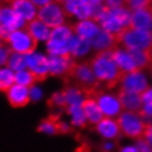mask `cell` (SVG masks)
<instances>
[{
    "instance_id": "6da1fadb",
    "label": "cell",
    "mask_w": 152,
    "mask_h": 152,
    "mask_svg": "<svg viewBox=\"0 0 152 152\" xmlns=\"http://www.w3.org/2000/svg\"><path fill=\"white\" fill-rule=\"evenodd\" d=\"M115 48V47H113ZM97 52L89 59L90 67L96 75L98 83L106 90H111L116 88L121 83V79L125 72H123L112 58V49Z\"/></svg>"
},
{
    "instance_id": "7a4b0ae2",
    "label": "cell",
    "mask_w": 152,
    "mask_h": 152,
    "mask_svg": "<svg viewBox=\"0 0 152 152\" xmlns=\"http://www.w3.org/2000/svg\"><path fill=\"white\" fill-rule=\"evenodd\" d=\"M62 80L66 86H74L79 89L84 97H88L94 90L102 88L90 67L89 61H76L71 70L62 77Z\"/></svg>"
},
{
    "instance_id": "3957f363",
    "label": "cell",
    "mask_w": 152,
    "mask_h": 152,
    "mask_svg": "<svg viewBox=\"0 0 152 152\" xmlns=\"http://www.w3.org/2000/svg\"><path fill=\"white\" fill-rule=\"evenodd\" d=\"M115 43L125 50H152V31L125 27L115 37Z\"/></svg>"
},
{
    "instance_id": "277c9868",
    "label": "cell",
    "mask_w": 152,
    "mask_h": 152,
    "mask_svg": "<svg viewBox=\"0 0 152 152\" xmlns=\"http://www.w3.org/2000/svg\"><path fill=\"white\" fill-rule=\"evenodd\" d=\"M117 123L120 125L123 135L135 140L144 138V132L147 128V123L139 113L123 111L117 116Z\"/></svg>"
},
{
    "instance_id": "5b68a950",
    "label": "cell",
    "mask_w": 152,
    "mask_h": 152,
    "mask_svg": "<svg viewBox=\"0 0 152 152\" xmlns=\"http://www.w3.org/2000/svg\"><path fill=\"white\" fill-rule=\"evenodd\" d=\"M5 45L12 49V52L18 54L30 56L34 54L37 48V40L31 35L26 25L20 30L13 31L5 40Z\"/></svg>"
},
{
    "instance_id": "8992f818",
    "label": "cell",
    "mask_w": 152,
    "mask_h": 152,
    "mask_svg": "<svg viewBox=\"0 0 152 152\" xmlns=\"http://www.w3.org/2000/svg\"><path fill=\"white\" fill-rule=\"evenodd\" d=\"M74 35V30L70 25H63L53 28L50 37L47 41V50L49 56H58L70 52V41Z\"/></svg>"
},
{
    "instance_id": "52a82bcc",
    "label": "cell",
    "mask_w": 152,
    "mask_h": 152,
    "mask_svg": "<svg viewBox=\"0 0 152 152\" xmlns=\"http://www.w3.org/2000/svg\"><path fill=\"white\" fill-rule=\"evenodd\" d=\"M67 13L63 5H61L59 3L53 1L50 4L43 7L37 10L36 18L40 22H43L45 26H48L49 28H57L59 26L66 25V18Z\"/></svg>"
},
{
    "instance_id": "ba28073f",
    "label": "cell",
    "mask_w": 152,
    "mask_h": 152,
    "mask_svg": "<svg viewBox=\"0 0 152 152\" xmlns=\"http://www.w3.org/2000/svg\"><path fill=\"white\" fill-rule=\"evenodd\" d=\"M88 97L96 98V101L98 102V104H99L103 115L107 117H117L124 111L116 94H112L111 92H108V90H106L103 88L94 90Z\"/></svg>"
},
{
    "instance_id": "9c48e42d",
    "label": "cell",
    "mask_w": 152,
    "mask_h": 152,
    "mask_svg": "<svg viewBox=\"0 0 152 152\" xmlns=\"http://www.w3.org/2000/svg\"><path fill=\"white\" fill-rule=\"evenodd\" d=\"M76 61L77 59L70 52L58 56H49V75L63 77L76 63Z\"/></svg>"
},
{
    "instance_id": "30bf717a",
    "label": "cell",
    "mask_w": 152,
    "mask_h": 152,
    "mask_svg": "<svg viewBox=\"0 0 152 152\" xmlns=\"http://www.w3.org/2000/svg\"><path fill=\"white\" fill-rule=\"evenodd\" d=\"M148 81L147 77L144 76L142 72H128L124 74L123 79L120 83V88H123L128 92L135 93V94H142L144 90L148 89Z\"/></svg>"
},
{
    "instance_id": "8fae6325",
    "label": "cell",
    "mask_w": 152,
    "mask_h": 152,
    "mask_svg": "<svg viewBox=\"0 0 152 152\" xmlns=\"http://www.w3.org/2000/svg\"><path fill=\"white\" fill-rule=\"evenodd\" d=\"M39 133H49V134H68L74 132L70 125L61 121L59 115L50 113L47 119H44L37 126Z\"/></svg>"
},
{
    "instance_id": "7c38bea8",
    "label": "cell",
    "mask_w": 152,
    "mask_h": 152,
    "mask_svg": "<svg viewBox=\"0 0 152 152\" xmlns=\"http://www.w3.org/2000/svg\"><path fill=\"white\" fill-rule=\"evenodd\" d=\"M93 130L97 132L99 135H102L104 139L115 140V142L120 138L121 134H123L121 129H120V125L117 123V119L107 117V116H104L96 126H93Z\"/></svg>"
},
{
    "instance_id": "4fadbf2b",
    "label": "cell",
    "mask_w": 152,
    "mask_h": 152,
    "mask_svg": "<svg viewBox=\"0 0 152 152\" xmlns=\"http://www.w3.org/2000/svg\"><path fill=\"white\" fill-rule=\"evenodd\" d=\"M7 99L13 108L26 107L31 102V89L20 84H14L7 92Z\"/></svg>"
},
{
    "instance_id": "5bb4252c",
    "label": "cell",
    "mask_w": 152,
    "mask_h": 152,
    "mask_svg": "<svg viewBox=\"0 0 152 152\" xmlns=\"http://www.w3.org/2000/svg\"><path fill=\"white\" fill-rule=\"evenodd\" d=\"M27 68L40 77L41 83L48 79L49 75V57L44 54H30L27 56Z\"/></svg>"
},
{
    "instance_id": "9a60e30c",
    "label": "cell",
    "mask_w": 152,
    "mask_h": 152,
    "mask_svg": "<svg viewBox=\"0 0 152 152\" xmlns=\"http://www.w3.org/2000/svg\"><path fill=\"white\" fill-rule=\"evenodd\" d=\"M117 98H119L121 107L124 111H130V112H135L139 113L143 108V102H142V97L140 94H135L132 92H128L123 88H120L116 93Z\"/></svg>"
},
{
    "instance_id": "2e32d148",
    "label": "cell",
    "mask_w": 152,
    "mask_h": 152,
    "mask_svg": "<svg viewBox=\"0 0 152 152\" xmlns=\"http://www.w3.org/2000/svg\"><path fill=\"white\" fill-rule=\"evenodd\" d=\"M81 110H83V112H84L86 121H88V124L90 126H96L104 117L99 104H98V102L96 101V98H93V97H85L84 99H83Z\"/></svg>"
},
{
    "instance_id": "e0dca14e",
    "label": "cell",
    "mask_w": 152,
    "mask_h": 152,
    "mask_svg": "<svg viewBox=\"0 0 152 152\" xmlns=\"http://www.w3.org/2000/svg\"><path fill=\"white\" fill-rule=\"evenodd\" d=\"M72 30H74V34L76 36L90 41L102 28L93 20H81L72 25Z\"/></svg>"
},
{
    "instance_id": "ac0fdd59",
    "label": "cell",
    "mask_w": 152,
    "mask_h": 152,
    "mask_svg": "<svg viewBox=\"0 0 152 152\" xmlns=\"http://www.w3.org/2000/svg\"><path fill=\"white\" fill-rule=\"evenodd\" d=\"M7 4H9L10 8H12L18 16H21L23 18L26 22L35 20L37 16L36 7L34 5L30 0H8Z\"/></svg>"
},
{
    "instance_id": "d6986e66",
    "label": "cell",
    "mask_w": 152,
    "mask_h": 152,
    "mask_svg": "<svg viewBox=\"0 0 152 152\" xmlns=\"http://www.w3.org/2000/svg\"><path fill=\"white\" fill-rule=\"evenodd\" d=\"M112 58L116 62L117 66H119L120 70L123 72H125V74H128V72H138L139 71L138 68H137L134 61H133V58H132V56L129 54L125 49L117 47V45L112 49Z\"/></svg>"
},
{
    "instance_id": "ffe728a7",
    "label": "cell",
    "mask_w": 152,
    "mask_h": 152,
    "mask_svg": "<svg viewBox=\"0 0 152 152\" xmlns=\"http://www.w3.org/2000/svg\"><path fill=\"white\" fill-rule=\"evenodd\" d=\"M129 27L135 30H143V31H152V16L148 12V9L133 12Z\"/></svg>"
},
{
    "instance_id": "44dd1931",
    "label": "cell",
    "mask_w": 152,
    "mask_h": 152,
    "mask_svg": "<svg viewBox=\"0 0 152 152\" xmlns=\"http://www.w3.org/2000/svg\"><path fill=\"white\" fill-rule=\"evenodd\" d=\"M26 27L31 35L35 37L37 41H48L49 37H50V34H52V28H49L48 26H45L43 22H40L37 18L35 20L30 21V22H26Z\"/></svg>"
},
{
    "instance_id": "7402d4cb",
    "label": "cell",
    "mask_w": 152,
    "mask_h": 152,
    "mask_svg": "<svg viewBox=\"0 0 152 152\" xmlns=\"http://www.w3.org/2000/svg\"><path fill=\"white\" fill-rule=\"evenodd\" d=\"M90 43H92V48L96 49L97 52L108 50V49L116 47V43H115V40H113V37L110 35V34L103 31V30H101V31L90 40Z\"/></svg>"
},
{
    "instance_id": "603a6c76",
    "label": "cell",
    "mask_w": 152,
    "mask_h": 152,
    "mask_svg": "<svg viewBox=\"0 0 152 152\" xmlns=\"http://www.w3.org/2000/svg\"><path fill=\"white\" fill-rule=\"evenodd\" d=\"M90 48H92V43L89 40L81 39V37H79L76 35H74V37L70 41V53L76 59L85 56L90 50Z\"/></svg>"
},
{
    "instance_id": "cb8c5ba5",
    "label": "cell",
    "mask_w": 152,
    "mask_h": 152,
    "mask_svg": "<svg viewBox=\"0 0 152 152\" xmlns=\"http://www.w3.org/2000/svg\"><path fill=\"white\" fill-rule=\"evenodd\" d=\"M14 76H16V84L23 85L26 88H34V85L36 83H41L40 77L36 74H34L31 70H23V71H18L14 72Z\"/></svg>"
},
{
    "instance_id": "d4e9b609",
    "label": "cell",
    "mask_w": 152,
    "mask_h": 152,
    "mask_svg": "<svg viewBox=\"0 0 152 152\" xmlns=\"http://www.w3.org/2000/svg\"><path fill=\"white\" fill-rule=\"evenodd\" d=\"M14 84H16L14 71L8 67H0V92L7 93Z\"/></svg>"
},
{
    "instance_id": "484cf974",
    "label": "cell",
    "mask_w": 152,
    "mask_h": 152,
    "mask_svg": "<svg viewBox=\"0 0 152 152\" xmlns=\"http://www.w3.org/2000/svg\"><path fill=\"white\" fill-rule=\"evenodd\" d=\"M5 67H8L12 71H16V72L23 71V70H28V68H27V56L18 54V53L12 52V54H10Z\"/></svg>"
},
{
    "instance_id": "4316f807",
    "label": "cell",
    "mask_w": 152,
    "mask_h": 152,
    "mask_svg": "<svg viewBox=\"0 0 152 152\" xmlns=\"http://www.w3.org/2000/svg\"><path fill=\"white\" fill-rule=\"evenodd\" d=\"M66 112L68 115H71V117H72V125H75V126H77V128H85L86 126L88 121H86V117L81 110V104L72 106V107L68 108Z\"/></svg>"
},
{
    "instance_id": "83f0119b",
    "label": "cell",
    "mask_w": 152,
    "mask_h": 152,
    "mask_svg": "<svg viewBox=\"0 0 152 152\" xmlns=\"http://www.w3.org/2000/svg\"><path fill=\"white\" fill-rule=\"evenodd\" d=\"M48 107L50 108L52 111H61V110L66 111L67 104H66V99H64V96H63L62 90H61V92L54 93L50 98H49Z\"/></svg>"
},
{
    "instance_id": "f1b7e54d",
    "label": "cell",
    "mask_w": 152,
    "mask_h": 152,
    "mask_svg": "<svg viewBox=\"0 0 152 152\" xmlns=\"http://www.w3.org/2000/svg\"><path fill=\"white\" fill-rule=\"evenodd\" d=\"M10 54H12V49L8 45H4V47L0 48V67L7 66V62H8Z\"/></svg>"
},
{
    "instance_id": "f546056e",
    "label": "cell",
    "mask_w": 152,
    "mask_h": 152,
    "mask_svg": "<svg viewBox=\"0 0 152 152\" xmlns=\"http://www.w3.org/2000/svg\"><path fill=\"white\" fill-rule=\"evenodd\" d=\"M135 147L138 148L139 152H152V147L148 144V142L144 138L137 140V146Z\"/></svg>"
},
{
    "instance_id": "4dcf8cb0",
    "label": "cell",
    "mask_w": 152,
    "mask_h": 152,
    "mask_svg": "<svg viewBox=\"0 0 152 152\" xmlns=\"http://www.w3.org/2000/svg\"><path fill=\"white\" fill-rule=\"evenodd\" d=\"M144 139H146L148 144L152 147V124H147L146 132H144Z\"/></svg>"
},
{
    "instance_id": "1f68e13d",
    "label": "cell",
    "mask_w": 152,
    "mask_h": 152,
    "mask_svg": "<svg viewBox=\"0 0 152 152\" xmlns=\"http://www.w3.org/2000/svg\"><path fill=\"white\" fill-rule=\"evenodd\" d=\"M30 1H31L36 8L40 9V8H43V7L50 4V3H53V1H56V0H30Z\"/></svg>"
},
{
    "instance_id": "d6a6232c",
    "label": "cell",
    "mask_w": 152,
    "mask_h": 152,
    "mask_svg": "<svg viewBox=\"0 0 152 152\" xmlns=\"http://www.w3.org/2000/svg\"><path fill=\"white\" fill-rule=\"evenodd\" d=\"M41 93L36 88H31V101H36L37 98H40Z\"/></svg>"
},
{
    "instance_id": "836d02e7",
    "label": "cell",
    "mask_w": 152,
    "mask_h": 152,
    "mask_svg": "<svg viewBox=\"0 0 152 152\" xmlns=\"http://www.w3.org/2000/svg\"><path fill=\"white\" fill-rule=\"evenodd\" d=\"M75 152H90V147L86 143H83V144H80V147L76 148Z\"/></svg>"
},
{
    "instance_id": "e575fe53",
    "label": "cell",
    "mask_w": 152,
    "mask_h": 152,
    "mask_svg": "<svg viewBox=\"0 0 152 152\" xmlns=\"http://www.w3.org/2000/svg\"><path fill=\"white\" fill-rule=\"evenodd\" d=\"M120 152H139L137 147H132V146H128V147H123L120 150Z\"/></svg>"
},
{
    "instance_id": "d590c367",
    "label": "cell",
    "mask_w": 152,
    "mask_h": 152,
    "mask_svg": "<svg viewBox=\"0 0 152 152\" xmlns=\"http://www.w3.org/2000/svg\"><path fill=\"white\" fill-rule=\"evenodd\" d=\"M148 12L151 13V16H152V0H151V4H150V7H148Z\"/></svg>"
},
{
    "instance_id": "8d00e7d4",
    "label": "cell",
    "mask_w": 152,
    "mask_h": 152,
    "mask_svg": "<svg viewBox=\"0 0 152 152\" xmlns=\"http://www.w3.org/2000/svg\"><path fill=\"white\" fill-rule=\"evenodd\" d=\"M4 45H5V43L1 40V37H0V48H1V47H4Z\"/></svg>"
},
{
    "instance_id": "74e56055",
    "label": "cell",
    "mask_w": 152,
    "mask_h": 152,
    "mask_svg": "<svg viewBox=\"0 0 152 152\" xmlns=\"http://www.w3.org/2000/svg\"><path fill=\"white\" fill-rule=\"evenodd\" d=\"M150 72H151V75H152V66L150 67Z\"/></svg>"
},
{
    "instance_id": "f35d334b",
    "label": "cell",
    "mask_w": 152,
    "mask_h": 152,
    "mask_svg": "<svg viewBox=\"0 0 152 152\" xmlns=\"http://www.w3.org/2000/svg\"><path fill=\"white\" fill-rule=\"evenodd\" d=\"M0 1H5L7 3V0H0Z\"/></svg>"
},
{
    "instance_id": "ab89813d",
    "label": "cell",
    "mask_w": 152,
    "mask_h": 152,
    "mask_svg": "<svg viewBox=\"0 0 152 152\" xmlns=\"http://www.w3.org/2000/svg\"><path fill=\"white\" fill-rule=\"evenodd\" d=\"M124 1H128V0H124Z\"/></svg>"
},
{
    "instance_id": "60d3db41",
    "label": "cell",
    "mask_w": 152,
    "mask_h": 152,
    "mask_svg": "<svg viewBox=\"0 0 152 152\" xmlns=\"http://www.w3.org/2000/svg\"><path fill=\"white\" fill-rule=\"evenodd\" d=\"M151 66H152V63H151Z\"/></svg>"
},
{
    "instance_id": "b9f144b4",
    "label": "cell",
    "mask_w": 152,
    "mask_h": 152,
    "mask_svg": "<svg viewBox=\"0 0 152 152\" xmlns=\"http://www.w3.org/2000/svg\"><path fill=\"white\" fill-rule=\"evenodd\" d=\"M7 1H8V0H7Z\"/></svg>"
}]
</instances>
